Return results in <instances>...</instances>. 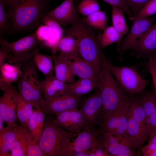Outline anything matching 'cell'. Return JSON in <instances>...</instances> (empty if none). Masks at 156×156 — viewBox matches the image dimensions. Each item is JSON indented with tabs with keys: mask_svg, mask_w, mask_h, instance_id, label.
Listing matches in <instances>:
<instances>
[{
	"mask_svg": "<svg viewBox=\"0 0 156 156\" xmlns=\"http://www.w3.org/2000/svg\"><path fill=\"white\" fill-rule=\"evenodd\" d=\"M11 31H30L41 23L49 11L46 0H20L6 11Z\"/></svg>",
	"mask_w": 156,
	"mask_h": 156,
	"instance_id": "cell-1",
	"label": "cell"
},
{
	"mask_svg": "<svg viewBox=\"0 0 156 156\" xmlns=\"http://www.w3.org/2000/svg\"><path fill=\"white\" fill-rule=\"evenodd\" d=\"M129 99L114 110L103 115L99 129L101 134L108 132L121 137L128 135L127 114Z\"/></svg>",
	"mask_w": 156,
	"mask_h": 156,
	"instance_id": "cell-8",
	"label": "cell"
},
{
	"mask_svg": "<svg viewBox=\"0 0 156 156\" xmlns=\"http://www.w3.org/2000/svg\"><path fill=\"white\" fill-rule=\"evenodd\" d=\"M55 77L60 81L71 83L75 81V75L72 72L70 65L71 60L60 57L56 54L52 55Z\"/></svg>",
	"mask_w": 156,
	"mask_h": 156,
	"instance_id": "cell-23",
	"label": "cell"
},
{
	"mask_svg": "<svg viewBox=\"0 0 156 156\" xmlns=\"http://www.w3.org/2000/svg\"><path fill=\"white\" fill-rule=\"evenodd\" d=\"M128 135L136 148H140L149 136L144 123L127 115Z\"/></svg>",
	"mask_w": 156,
	"mask_h": 156,
	"instance_id": "cell-22",
	"label": "cell"
},
{
	"mask_svg": "<svg viewBox=\"0 0 156 156\" xmlns=\"http://www.w3.org/2000/svg\"><path fill=\"white\" fill-rule=\"evenodd\" d=\"M46 0L48 1H51L54 0Z\"/></svg>",
	"mask_w": 156,
	"mask_h": 156,
	"instance_id": "cell-50",
	"label": "cell"
},
{
	"mask_svg": "<svg viewBox=\"0 0 156 156\" xmlns=\"http://www.w3.org/2000/svg\"><path fill=\"white\" fill-rule=\"evenodd\" d=\"M1 46L5 47L14 58L21 63L33 58L43 45L37 36L36 31L17 41L9 42L0 37Z\"/></svg>",
	"mask_w": 156,
	"mask_h": 156,
	"instance_id": "cell-7",
	"label": "cell"
},
{
	"mask_svg": "<svg viewBox=\"0 0 156 156\" xmlns=\"http://www.w3.org/2000/svg\"><path fill=\"white\" fill-rule=\"evenodd\" d=\"M34 62L38 69L44 75L45 77L54 75V65L52 55H44L36 51L33 57Z\"/></svg>",
	"mask_w": 156,
	"mask_h": 156,
	"instance_id": "cell-28",
	"label": "cell"
},
{
	"mask_svg": "<svg viewBox=\"0 0 156 156\" xmlns=\"http://www.w3.org/2000/svg\"><path fill=\"white\" fill-rule=\"evenodd\" d=\"M0 81L12 84L18 81L22 74L21 67L5 63L0 67Z\"/></svg>",
	"mask_w": 156,
	"mask_h": 156,
	"instance_id": "cell-29",
	"label": "cell"
},
{
	"mask_svg": "<svg viewBox=\"0 0 156 156\" xmlns=\"http://www.w3.org/2000/svg\"><path fill=\"white\" fill-rule=\"evenodd\" d=\"M145 124L149 136L156 131V111L146 118Z\"/></svg>",
	"mask_w": 156,
	"mask_h": 156,
	"instance_id": "cell-40",
	"label": "cell"
},
{
	"mask_svg": "<svg viewBox=\"0 0 156 156\" xmlns=\"http://www.w3.org/2000/svg\"><path fill=\"white\" fill-rule=\"evenodd\" d=\"M21 64L22 74L18 81L17 89L22 96L34 107L40 109L44 99L41 81L39 79L37 69L33 58L21 62Z\"/></svg>",
	"mask_w": 156,
	"mask_h": 156,
	"instance_id": "cell-5",
	"label": "cell"
},
{
	"mask_svg": "<svg viewBox=\"0 0 156 156\" xmlns=\"http://www.w3.org/2000/svg\"><path fill=\"white\" fill-rule=\"evenodd\" d=\"M124 11L116 6H112V20L113 26L118 33L120 40L127 33L128 28L126 22L124 15Z\"/></svg>",
	"mask_w": 156,
	"mask_h": 156,
	"instance_id": "cell-30",
	"label": "cell"
},
{
	"mask_svg": "<svg viewBox=\"0 0 156 156\" xmlns=\"http://www.w3.org/2000/svg\"><path fill=\"white\" fill-rule=\"evenodd\" d=\"M156 14V0H150L135 16L129 17V19L134 21L141 19L148 18Z\"/></svg>",
	"mask_w": 156,
	"mask_h": 156,
	"instance_id": "cell-36",
	"label": "cell"
},
{
	"mask_svg": "<svg viewBox=\"0 0 156 156\" xmlns=\"http://www.w3.org/2000/svg\"><path fill=\"white\" fill-rule=\"evenodd\" d=\"M131 11L136 15L150 0H123Z\"/></svg>",
	"mask_w": 156,
	"mask_h": 156,
	"instance_id": "cell-39",
	"label": "cell"
},
{
	"mask_svg": "<svg viewBox=\"0 0 156 156\" xmlns=\"http://www.w3.org/2000/svg\"><path fill=\"white\" fill-rule=\"evenodd\" d=\"M138 98L144 110L146 118L156 111V93L155 90L144 92Z\"/></svg>",
	"mask_w": 156,
	"mask_h": 156,
	"instance_id": "cell-33",
	"label": "cell"
},
{
	"mask_svg": "<svg viewBox=\"0 0 156 156\" xmlns=\"http://www.w3.org/2000/svg\"><path fill=\"white\" fill-rule=\"evenodd\" d=\"M44 114L40 108H35L29 120L28 127L33 137L31 143H38L41 138L44 126Z\"/></svg>",
	"mask_w": 156,
	"mask_h": 156,
	"instance_id": "cell-24",
	"label": "cell"
},
{
	"mask_svg": "<svg viewBox=\"0 0 156 156\" xmlns=\"http://www.w3.org/2000/svg\"><path fill=\"white\" fill-rule=\"evenodd\" d=\"M82 96L64 93L41 102L40 108L45 114L52 115L71 109H78L82 101Z\"/></svg>",
	"mask_w": 156,
	"mask_h": 156,
	"instance_id": "cell-11",
	"label": "cell"
},
{
	"mask_svg": "<svg viewBox=\"0 0 156 156\" xmlns=\"http://www.w3.org/2000/svg\"><path fill=\"white\" fill-rule=\"evenodd\" d=\"M149 142H151L156 145V136L153 134L150 135Z\"/></svg>",
	"mask_w": 156,
	"mask_h": 156,
	"instance_id": "cell-46",
	"label": "cell"
},
{
	"mask_svg": "<svg viewBox=\"0 0 156 156\" xmlns=\"http://www.w3.org/2000/svg\"><path fill=\"white\" fill-rule=\"evenodd\" d=\"M127 115L145 123L146 115L138 98H129Z\"/></svg>",
	"mask_w": 156,
	"mask_h": 156,
	"instance_id": "cell-34",
	"label": "cell"
},
{
	"mask_svg": "<svg viewBox=\"0 0 156 156\" xmlns=\"http://www.w3.org/2000/svg\"><path fill=\"white\" fill-rule=\"evenodd\" d=\"M141 151L144 156H156V145L151 142L141 148Z\"/></svg>",
	"mask_w": 156,
	"mask_h": 156,
	"instance_id": "cell-42",
	"label": "cell"
},
{
	"mask_svg": "<svg viewBox=\"0 0 156 156\" xmlns=\"http://www.w3.org/2000/svg\"><path fill=\"white\" fill-rule=\"evenodd\" d=\"M79 109L85 120V127H93L100 124L103 114L101 92L98 88L82 101Z\"/></svg>",
	"mask_w": 156,
	"mask_h": 156,
	"instance_id": "cell-9",
	"label": "cell"
},
{
	"mask_svg": "<svg viewBox=\"0 0 156 156\" xmlns=\"http://www.w3.org/2000/svg\"><path fill=\"white\" fill-rule=\"evenodd\" d=\"M102 60L103 65L110 71L126 92L130 94L140 93L148 85V80L143 77L135 68L115 66L104 54Z\"/></svg>",
	"mask_w": 156,
	"mask_h": 156,
	"instance_id": "cell-6",
	"label": "cell"
},
{
	"mask_svg": "<svg viewBox=\"0 0 156 156\" xmlns=\"http://www.w3.org/2000/svg\"><path fill=\"white\" fill-rule=\"evenodd\" d=\"M152 134H154L156 136V131L154 133H153Z\"/></svg>",
	"mask_w": 156,
	"mask_h": 156,
	"instance_id": "cell-49",
	"label": "cell"
},
{
	"mask_svg": "<svg viewBox=\"0 0 156 156\" xmlns=\"http://www.w3.org/2000/svg\"><path fill=\"white\" fill-rule=\"evenodd\" d=\"M112 156H132L135 155L134 149L136 147L128 135L123 136L120 142L113 144H103Z\"/></svg>",
	"mask_w": 156,
	"mask_h": 156,
	"instance_id": "cell-25",
	"label": "cell"
},
{
	"mask_svg": "<svg viewBox=\"0 0 156 156\" xmlns=\"http://www.w3.org/2000/svg\"><path fill=\"white\" fill-rule=\"evenodd\" d=\"M129 49L138 56L149 58L156 53V23L152 25Z\"/></svg>",
	"mask_w": 156,
	"mask_h": 156,
	"instance_id": "cell-13",
	"label": "cell"
},
{
	"mask_svg": "<svg viewBox=\"0 0 156 156\" xmlns=\"http://www.w3.org/2000/svg\"><path fill=\"white\" fill-rule=\"evenodd\" d=\"M6 60L21 66V63L14 58L8 49L5 47L1 46L0 48V67Z\"/></svg>",
	"mask_w": 156,
	"mask_h": 156,
	"instance_id": "cell-38",
	"label": "cell"
},
{
	"mask_svg": "<svg viewBox=\"0 0 156 156\" xmlns=\"http://www.w3.org/2000/svg\"><path fill=\"white\" fill-rule=\"evenodd\" d=\"M68 83L57 78L54 75L46 77L41 81V86L43 99L55 98L65 93Z\"/></svg>",
	"mask_w": 156,
	"mask_h": 156,
	"instance_id": "cell-20",
	"label": "cell"
},
{
	"mask_svg": "<svg viewBox=\"0 0 156 156\" xmlns=\"http://www.w3.org/2000/svg\"><path fill=\"white\" fill-rule=\"evenodd\" d=\"M83 19L89 26L100 30H104L106 27L108 21L106 13L101 10L92 13Z\"/></svg>",
	"mask_w": 156,
	"mask_h": 156,
	"instance_id": "cell-32",
	"label": "cell"
},
{
	"mask_svg": "<svg viewBox=\"0 0 156 156\" xmlns=\"http://www.w3.org/2000/svg\"><path fill=\"white\" fill-rule=\"evenodd\" d=\"M15 133V140L10 156H25L28 147L33 140L28 127L17 125L13 127Z\"/></svg>",
	"mask_w": 156,
	"mask_h": 156,
	"instance_id": "cell-18",
	"label": "cell"
},
{
	"mask_svg": "<svg viewBox=\"0 0 156 156\" xmlns=\"http://www.w3.org/2000/svg\"><path fill=\"white\" fill-rule=\"evenodd\" d=\"M77 10L80 14L86 16L101 10L97 0H82L78 5Z\"/></svg>",
	"mask_w": 156,
	"mask_h": 156,
	"instance_id": "cell-35",
	"label": "cell"
},
{
	"mask_svg": "<svg viewBox=\"0 0 156 156\" xmlns=\"http://www.w3.org/2000/svg\"><path fill=\"white\" fill-rule=\"evenodd\" d=\"M46 16L55 20L63 27L70 25L80 18L73 0H64L58 7L49 10Z\"/></svg>",
	"mask_w": 156,
	"mask_h": 156,
	"instance_id": "cell-14",
	"label": "cell"
},
{
	"mask_svg": "<svg viewBox=\"0 0 156 156\" xmlns=\"http://www.w3.org/2000/svg\"><path fill=\"white\" fill-rule=\"evenodd\" d=\"M0 82L8 89L13 96L16 105L17 118L20 125L28 127L29 120L34 112V107L22 96L15 86L2 81Z\"/></svg>",
	"mask_w": 156,
	"mask_h": 156,
	"instance_id": "cell-15",
	"label": "cell"
},
{
	"mask_svg": "<svg viewBox=\"0 0 156 156\" xmlns=\"http://www.w3.org/2000/svg\"><path fill=\"white\" fill-rule=\"evenodd\" d=\"M98 84L101 94L103 115L114 110L129 99L126 92L103 65L99 75Z\"/></svg>",
	"mask_w": 156,
	"mask_h": 156,
	"instance_id": "cell-4",
	"label": "cell"
},
{
	"mask_svg": "<svg viewBox=\"0 0 156 156\" xmlns=\"http://www.w3.org/2000/svg\"><path fill=\"white\" fill-rule=\"evenodd\" d=\"M16 137L13 127L8 126L0 130V156H10Z\"/></svg>",
	"mask_w": 156,
	"mask_h": 156,
	"instance_id": "cell-27",
	"label": "cell"
},
{
	"mask_svg": "<svg viewBox=\"0 0 156 156\" xmlns=\"http://www.w3.org/2000/svg\"><path fill=\"white\" fill-rule=\"evenodd\" d=\"M0 88L3 92L0 97V113L8 126L14 127L18 125L14 99L10 91L1 83H0Z\"/></svg>",
	"mask_w": 156,
	"mask_h": 156,
	"instance_id": "cell-17",
	"label": "cell"
},
{
	"mask_svg": "<svg viewBox=\"0 0 156 156\" xmlns=\"http://www.w3.org/2000/svg\"><path fill=\"white\" fill-rule=\"evenodd\" d=\"M76 135L55 125L51 118H47L38 143L46 156H64L72 138Z\"/></svg>",
	"mask_w": 156,
	"mask_h": 156,
	"instance_id": "cell-3",
	"label": "cell"
},
{
	"mask_svg": "<svg viewBox=\"0 0 156 156\" xmlns=\"http://www.w3.org/2000/svg\"><path fill=\"white\" fill-rule=\"evenodd\" d=\"M70 65L75 75L79 78L89 79L98 82L100 73L93 66L80 56L71 61Z\"/></svg>",
	"mask_w": 156,
	"mask_h": 156,
	"instance_id": "cell-21",
	"label": "cell"
},
{
	"mask_svg": "<svg viewBox=\"0 0 156 156\" xmlns=\"http://www.w3.org/2000/svg\"><path fill=\"white\" fill-rule=\"evenodd\" d=\"M3 3L5 8L8 10L16 5L20 0H1Z\"/></svg>",
	"mask_w": 156,
	"mask_h": 156,
	"instance_id": "cell-45",
	"label": "cell"
},
{
	"mask_svg": "<svg viewBox=\"0 0 156 156\" xmlns=\"http://www.w3.org/2000/svg\"><path fill=\"white\" fill-rule=\"evenodd\" d=\"M27 156H46L38 143H31L27 153Z\"/></svg>",
	"mask_w": 156,
	"mask_h": 156,
	"instance_id": "cell-41",
	"label": "cell"
},
{
	"mask_svg": "<svg viewBox=\"0 0 156 156\" xmlns=\"http://www.w3.org/2000/svg\"><path fill=\"white\" fill-rule=\"evenodd\" d=\"M5 121L1 114L0 113V130H1L4 127L3 126L4 122Z\"/></svg>",
	"mask_w": 156,
	"mask_h": 156,
	"instance_id": "cell-47",
	"label": "cell"
},
{
	"mask_svg": "<svg viewBox=\"0 0 156 156\" xmlns=\"http://www.w3.org/2000/svg\"><path fill=\"white\" fill-rule=\"evenodd\" d=\"M150 58H151V59L154 65L156 68V53Z\"/></svg>",
	"mask_w": 156,
	"mask_h": 156,
	"instance_id": "cell-48",
	"label": "cell"
},
{
	"mask_svg": "<svg viewBox=\"0 0 156 156\" xmlns=\"http://www.w3.org/2000/svg\"><path fill=\"white\" fill-rule=\"evenodd\" d=\"M101 134L94 127H85L70 142L64 156H75L77 153L92 149L99 141Z\"/></svg>",
	"mask_w": 156,
	"mask_h": 156,
	"instance_id": "cell-10",
	"label": "cell"
},
{
	"mask_svg": "<svg viewBox=\"0 0 156 156\" xmlns=\"http://www.w3.org/2000/svg\"><path fill=\"white\" fill-rule=\"evenodd\" d=\"M7 12L2 1L0 0V36L8 33L11 31V24L8 21Z\"/></svg>",
	"mask_w": 156,
	"mask_h": 156,
	"instance_id": "cell-37",
	"label": "cell"
},
{
	"mask_svg": "<svg viewBox=\"0 0 156 156\" xmlns=\"http://www.w3.org/2000/svg\"><path fill=\"white\" fill-rule=\"evenodd\" d=\"M96 29L79 18L64 31L75 37L78 43L79 56L89 62L100 73L103 67L101 50Z\"/></svg>",
	"mask_w": 156,
	"mask_h": 156,
	"instance_id": "cell-2",
	"label": "cell"
},
{
	"mask_svg": "<svg viewBox=\"0 0 156 156\" xmlns=\"http://www.w3.org/2000/svg\"><path fill=\"white\" fill-rule=\"evenodd\" d=\"M148 64L149 70L151 75L153 84L154 90L156 93V68L151 58L149 59Z\"/></svg>",
	"mask_w": 156,
	"mask_h": 156,
	"instance_id": "cell-44",
	"label": "cell"
},
{
	"mask_svg": "<svg viewBox=\"0 0 156 156\" xmlns=\"http://www.w3.org/2000/svg\"><path fill=\"white\" fill-rule=\"evenodd\" d=\"M56 54L60 57L71 61L79 57L78 43L77 39L64 33L57 46Z\"/></svg>",
	"mask_w": 156,
	"mask_h": 156,
	"instance_id": "cell-19",
	"label": "cell"
},
{
	"mask_svg": "<svg viewBox=\"0 0 156 156\" xmlns=\"http://www.w3.org/2000/svg\"><path fill=\"white\" fill-rule=\"evenodd\" d=\"M99 40L101 48L116 42L117 50L119 52L121 42L118 33L113 26H108L105 29L103 32L99 35Z\"/></svg>",
	"mask_w": 156,
	"mask_h": 156,
	"instance_id": "cell-31",
	"label": "cell"
},
{
	"mask_svg": "<svg viewBox=\"0 0 156 156\" xmlns=\"http://www.w3.org/2000/svg\"><path fill=\"white\" fill-rule=\"evenodd\" d=\"M156 19V16L139 19L133 22L128 34L121 42L119 53L122 54L129 49L133 44L141 37Z\"/></svg>",
	"mask_w": 156,
	"mask_h": 156,
	"instance_id": "cell-16",
	"label": "cell"
},
{
	"mask_svg": "<svg viewBox=\"0 0 156 156\" xmlns=\"http://www.w3.org/2000/svg\"><path fill=\"white\" fill-rule=\"evenodd\" d=\"M112 6H117L122 9L126 13H128L129 9L123 0H102Z\"/></svg>",
	"mask_w": 156,
	"mask_h": 156,
	"instance_id": "cell-43",
	"label": "cell"
},
{
	"mask_svg": "<svg viewBox=\"0 0 156 156\" xmlns=\"http://www.w3.org/2000/svg\"><path fill=\"white\" fill-rule=\"evenodd\" d=\"M55 115L54 118H51L53 122L70 133L77 135L85 127L83 116L79 108L66 110Z\"/></svg>",
	"mask_w": 156,
	"mask_h": 156,
	"instance_id": "cell-12",
	"label": "cell"
},
{
	"mask_svg": "<svg viewBox=\"0 0 156 156\" xmlns=\"http://www.w3.org/2000/svg\"><path fill=\"white\" fill-rule=\"evenodd\" d=\"M98 88V82L89 79L79 78L73 83H68L64 93L82 96Z\"/></svg>",
	"mask_w": 156,
	"mask_h": 156,
	"instance_id": "cell-26",
	"label": "cell"
}]
</instances>
